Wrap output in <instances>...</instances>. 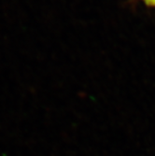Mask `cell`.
<instances>
[{"label":"cell","mask_w":155,"mask_h":156,"mask_svg":"<svg viewBox=\"0 0 155 156\" xmlns=\"http://www.w3.org/2000/svg\"><path fill=\"white\" fill-rule=\"evenodd\" d=\"M142 1L148 5V6H150V7H155V0H142Z\"/></svg>","instance_id":"1"}]
</instances>
